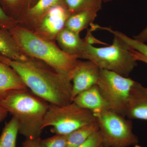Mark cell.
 Segmentation results:
<instances>
[{"mask_svg": "<svg viewBox=\"0 0 147 147\" xmlns=\"http://www.w3.org/2000/svg\"><path fill=\"white\" fill-rule=\"evenodd\" d=\"M96 121L93 113L73 101L61 106L50 104L42 128L50 127V131L54 134L67 135Z\"/></svg>", "mask_w": 147, "mask_h": 147, "instance_id": "5", "label": "cell"}, {"mask_svg": "<svg viewBox=\"0 0 147 147\" xmlns=\"http://www.w3.org/2000/svg\"><path fill=\"white\" fill-rule=\"evenodd\" d=\"M41 139H26L22 143V147H40V142Z\"/></svg>", "mask_w": 147, "mask_h": 147, "instance_id": "25", "label": "cell"}, {"mask_svg": "<svg viewBox=\"0 0 147 147\" xmlns=\"http://www.w3.org/2000/svg\"><path fill=\"white\" fill-rule=\"evenodd\" d=\"M29 90L13 68L0 60V99L11 92Z\"/></svg>", "mask_w": 147, "mask_h": 147, "instance_id": "12", "label": "cell"}, {"mask_svg": "<svg viewBox=\"0 0 147 147\" xmlns=\"http://www.w3.org/2000/svg\"><path fill=\"white\" fill-rule=\"evenodd\" d=\"M97 11L84 10L71 13L67 20L65 28L79 34L92 24L97 16Z\"/></svg>", "mask_w": 147, "mask_h": 147, "instance_id": "15", "label": "cell"}, {"mask_svg": "<svg viewBox=\"0 0 147 147\" xmlns=\"http://www.w3.org/2000/svg\"><path fill=\"white\" fill-rule=\"evenodd\" d=\"M40 147H67V135L56 134L52 137L40 139Z\"/></svg>", "mask_w": 147, "mask_h": 147, "instance_id": "21", "label": "cell"}, {"mask_svg": "<svg viewBox=\"0 0 147 147\" xmlns=\"http://www.w3.org/2000/svg\"><path fill=\"white\" fill-rule=\"evenodd\" d=\"M72 101L82 108L90 110L94 114L110 110L97 85L79 94Z\"/></svg>", "mask_w": 147, "mask_h": 147, "instance_id": "11", "label": "cell"}, {"mask_svg": "<svg viewBox=\"0 0 147 147\" xmlns=\"http://www.w3.org/2000/svg\"><path fill=\"white\" fill-rule=\"evenodd\" d=\"M0 60L17 72L29 90L49 104L61 106L72 102L71 79L45 63L29 57L24 61L13 60L1 55Z\"/></svg>", "mask_w": 147, "mask_h": 147, "instance_id": "1", "label": "cell"}, {"mask_svg": "<svg viewBox=\"0 0 147 147\" xmlns=\"http://www.w3.org/2000/svg\"><path fill=\"white\" fill-rule=\"evenodd\" d=\"M70 14L64 5L55 6L42 16L37 24V32H34L52 41L65 28L66 22Z\"/></svg>", "mask_w": 147, "mask_h": 147, "instance_id": "8", "label": "cell"}, {"mask_svg": "<svg viewBox=\"0 0 147 147\" xmlns=\"http://www.w3.org/2000/svg\"><path fill=\"white\" fill-rule=\"evenodd\" d=\"M102 1L104 2H108L111 1H113V0H102Z\"/></svg>", "mask_w": 147, "mask_h": 147, "instance_id": "31", "label": "cell"}, {"mask_svg": "<svg viewBox=\"0 0 147 147\" xmlns=\"http://www.w3.org/2000/svg\"><path fill=\"white\" fill-rule=\"evenodd\" d=\"M100 73V69L92 62L77 61L70 74L73 82L71 101L82 92L97 85Z\"/></svg>", "mask_w": 147, "mask_h": 147, "instance_id": "9", "label": "cell"}, {"mask_svg": "<svg viewBox=\"0 0 147 147\" xmlns=\"http://www.w3.org/2000/svg\"><path fill=\"white\" fill-rule=\"evenodd\" d=\"M100 29L106 30L113 34L114 36L119 37L123 40L131 49L138 51L141 54L147 57V45L144 42L138 41L134 38H130L124 34L118 31L113 30V29L109 28L100 27Z\"/></svg>", "mask_w": 147, "mask_h": 147, "instance_id": "20", "label": "cell"}, {"mask_svg": "<svg viewBox=\"0 0 147 147\" xmlns=\"http://www.w3.org/2000/svg\"><path fill=\"white\" fill-rule=\"evenodd\" d=\"M100 147H103V146H102V145H101V146H100Z\"/></svg>", "mask_w": 147, "mask_h": 147, "instance_id": "32", "label": "cell"}, {"mask_svg": "<svg viewBox=\"0 0 147 147\" xmlns=\"http://www.w3.org/2000/svg\"><path fill=\"white\" fill-rule=\"evenodd\" d=\"M102 0H64V4L70 13L84 10L98 12L102 8Z\"/></svg>", "mask_w": 147, "mask_h": 147, "instance_id": "19", "label": "cell"}, {"mask_svg": "<svg viewBox=\"0 0 147 147\" xmlns=\"http://www.w3.org/2000/svg\"><path fill=\"white\" fill-rule=\"evenodd\" d=\"M125 117L147 121V87L136 81L129 91Z\"/></svg>", "mask_w": 147, "mask_h": 147, "instance_id": "10", "label": "cell"}, {"mask_svg": "<svg viewBox=\"0 0 147 147\" xmlns=\"http://www.w3.org/2000/svg\"><path fill=\"white\" fill-rule=\"evenodd\" d=\"M49 105L29 90L11 92L0 99V105L17 120L19 133L32 140L40 138Z\"/></svg>", "mask_w": 147, "mask_h": 147, "instance_id": "2", "label": "cell"}, {"mask_svg": "<svg viewBox=\"0 0 147 147\" xmlns=\"http://www.w3.org/2000/svg\"><path fill=\"white\" fill-rule=\"evenodd\" d=\"M103 147H129L139 143L131 120L110 110L94 114Z\"/></svg>", "mask_w": 147, "mask_h": 147, "instance_id": "6", "label": "cell"}, {"mask_svg": "<svg viewBox=\"0 0 147 147\" xmlns=\"http://www.w3.org/2000/svg\"><path fill=\"white\" fill-rule=\"evenodd\" d=\"M17 24V21L8 16L0 6V27L9 30Z\"/></svg>", "mask_w": 147, "mask_h": 147, "instance_id": "22", "label": "cell"}, {"mask_svg": "<svg viewBox=\"0 0 147 147\" xmlns=\"http://www.w3.org/2000/svg\"><path fill=\"white\" fill-rule=\"evenodd\" d=\"M131 55L134 59L136 61H140L143 62L147 64V57L141 54L138 51L131 49Z\"/></svg>", "mask_w": 147, "mask_h": 147, "instance_id": "26", "label": "cell"}, {"mask_svg": "<svg viewBox=\"0 0 147 147\" xmlns=\"http://www.w3.org/2000/svg\"><path fill=\"white\" fill-rule=\"evenodd\" d=\"M134 39L142 42L147 41V26L139 34L134 36Z\"/></svg>", "mask_w": 147, "mask_h": 147, "instance_id": "27", "label": "cell"}, {"mask_svg": "<svg viewBox=\"0 0 147 147\" xmlns=\"http://www.w3.org/2000/svg\"><path fill=\"white\" fill-rule=\"evenodd\" d=\"M131 50L123 40L114 36L113 44L107 47H95L85 42L79 58L92 62L100 69L128 77L137 65Z\"/></svg>", "mask_w": 147, "mask_h": 147, "instance_id": "4", "label": "cell"}, {"mask_svg": "<svg viewBox=\"0 0 147 147\" xmlns=\"http://www.w3.org/2000/svg\"><path fill=\"white\" fill-rule=\"evenodd\" d=\"M8 114V111L0 105V123L6 118Z\"/></svg>", "mask_w": 147, "mask_h": 147, "instance_id": "28", "label": "cell"}, {"mask_svg": "<svg viewBox=\"0 0 147 147\" xmlns=\"http://www.w3.org/2000/svg\"><path fill=\"white\" fill-rule=\"evenodd\" d=\"M0 55L17 61L26 60L29 57L21 51L9 30L1 27Z\"/></svg>", "mask_w": 147, "mask_h": 147, "instance_id": "14", "label": "cell"}, {"mask_svg": "<svg viewBox=\"0 0 147 147\" xmlns=\"http://www.w3.org/2000/svg\"><path fill=\"white\" fill-rule=\"evenodd\" d=\"M98 131L99 127L96 121L76 129L67 135V147H76L80 146Z\"/></svg>", "mask_w": 147, "mask_h": 147, "instance_id": "16", "label": "cell"}, {"mask_svg": "<svg viewBox=\"0 0 147 147\" xmlns=\"http://www.w3.org/2000/svg\"><path fill=\"white\" fill-rule=\"evenodd\" d=\"M59 47L66 54L79 58L82 53L85 41L74 32L67 28L59 33L56 38Z\"/></svg>", "mask_w": 147, "mask_h": 147, "instance_id": "13", "label": "cell"}, {"mask_svg": "<svg viewBox=\"0 0 147 147\" xmlns=\"http://www.w3.org/2000/svg\"><path fill=\"white\" fill-rule=\"evenodd\" d=\"M24 54L45 63L58 73L70 78L78 58L66 54L51 40L18 24L9 30Z\"/></svg>", "mask_w": 147, "mask_h": 147, "instance_id": "3", "label": "cell"}, {"mask_svg": "<svg viewBox=\"0 0 147 147\" xmlns=\"http://www.w3.org/2000/svg\"><path fill=\"white\" fill-rule=\"evenodd\" d=\"M135 82L113 71L100 69L97 86L110 110L125 117L129 94Z\"/></svg>", "mask_w": 147, "mask_h": 147, "instance_id": "7", "label": "cell"}, {"mask_svg": "<svg viewBox=\"0 0 147 147\" xmlns=\"http://www.w3.org/2000/svg\"><path fill=\"white\" fill-rule=\"evenodd\" d=\"M19 132L18 123L12 117L5 123L0 136V147H16V139Z\"/></svg>", "mask_w": 147, "mask_h": 147, "instance_id": "18", "label": "cell"}, {"mask_svg": "<svg viewBox=\"0 0 147 147\" xmlns=\"http://www.w3.org/2000/svg\"><path fill=\"white\" fill-rule=\"evenodd\" d=\"M102 145V139L99 131L92 135L86 141L76 147H100Z\"/></svg>", "mask_w": 147, "mask_h": 147, "instance_id": "23", "label": "cell"}, {"mask_svg": "<svg viewBox=\"0 0 147 147\" xmlns=\"http://www.w3.org/2000/svg\"><path fill=\"white\" fill-rule=\"evenodd\" d=\"M38 0H30V4L31 5V6L30 7H32V6H33L34 5V4L35 3H36V2Z\"/></svg>", "mask_w": 147, "mask_h": 147, "instance_id": "30", "label": "cell"}, {"mask_svg": "<svg viewBox=\"0 0 147 147\" xmlns=\"http://www.w3.org/2000/svg\"><path fill=\"white\" fill-rule=\"evenodd\" d=\"M90 25L92 26V28L89 30L88 31L86 36L85 39H84L85 42H87L88 44L91 45H92L93 44H94V43H95V44L96 43H97V44H106L105 43L102 42L98 40L95 38L92 35V34L91 32L92 31L95 30V29H94L92 24H91Z\"/></svg>", "mask_w": 147, "mask_h": 147, "instance_id": "24", "label": "cell"}, {"mask_svg": "<svg viewBox=\"0 0 147 147\" xmlns=\"http://www.w3.org/2000/svg\"><path fill=\"white\" fill-rule=\"evenodd\" d=\"M64 0H38L33 5L29 7L28 11V18L37 24L50 9L55 6L64 4Z\"/></svg>", "mask_w": 147, "mask_h": 147, "instance_id": "17", "label": "cell"}, {"mask_svg": "<svg viewBox=\"0 0 147 147\" xmlns=\"http://www.w3.org/2000/svg\"><path fill=\"white\" fill-rule=\"evenodd\" d=\"M20 0H3L6 4L9 7L13 6L19 1Z\"/></svg>", "mask_w": 147, "mask_h": 147, "instance_id": "29", "label": "cell"}]
</instances>
